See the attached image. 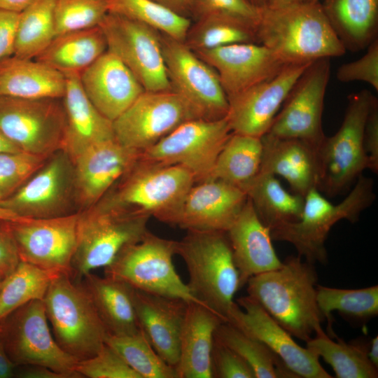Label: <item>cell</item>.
<instances>
[{"mask_svg": "<svg viewBox=\"0 0 378 378\" xmlns=\"http://www.w3.org/2000/svg\"><path fill=\"white\" fill-rule=\"evenodd\" d=\"M317 281L314 265L298 255L286 258L276 270L251 277L246 284L249 297L293 337L306 342L323 330Z\"/></svg>", "mask_w": 378, "mask_h": 378, "instance_id": "obj_1", "label": "cell"}, {"mask_svg": "<svg viewBox=\"0 0 378 378\" xmlns=\"http://www.w3.org/2000/svg\"><path fill=\"white\" fill-rule=\"evenodd\" d=\"M257 42L285 64L340 57L346 50L319 2L302 1L279 8H261Z\"/></svg>", "mask_w": 378, "mask_h": 378, "instance_id": "obj_2", "label": "cell"}, {"mask_svg": "<svg viewBox=\"0 0 378 378\" xmlns=\"http://www.w3.org/2000/svg\"><path fill=\"white\" fill-rule=\"evenodd\" d=\"M176 254L186 265L192 295L227 321L234 296L241 287L227 232L187 230L176 241Z\"/></svg>", "mask_w": 378, "mask_h": 378, "instance_id": "obj_3", "label": "cell"}, {"mask_svg": "<svg viewBox=\"0 0 378 378\" xmlns=\"http://www.w3.org/2000/svg\"><path fill=\"white\" fill-rule=\"evenodd\" d=\"M348 195L334 204L317 188L304 196V206L299 220L271 231L272 240L291 244L298 255L309 263L326 265L328 253L326 241L335 224L341 220L354 223L361 213L374 202V181L361 174Z\"/></svg>", "mask_w": 378, "mask_h": 378, "instance_id": "obj_4", "label": "cell"}, {"mask_svg": "<svg viewBox=\"0 0 378 378\" xmlns=\"http://www.w3.org/2000/svg\"><path fill=\"white\" fill-rule=\"evenodd\" d=\"M43 302L54 338L64 351L79 361L101 350L108 332L83 283H76L69 273H58Z\"/></svg>", "mask_w": 378, "mask_h": 378, "instance_id": "obj_5", "label": "cell"}, {"mask_svg": "<svg viewBox=\"0 0 378 378\" xmlns=\"http://www.w3.org/2000/svg\"><path fill=\"white\" fill-rule=\"evenodd\" d=\"M195 183L192 172L181 165L164 164L140 157L99 201L163 222Z\"/></svg>", "mask_w": 378, "mask_h": 378, "instance_id": "obj_6", "label": "cell"}, {"mask_svg": "<svg viewBox=\"0 0 378 378\" xmlns=\"http://www.w3.org/2000/svg\"><path fill=\"white\" fill-rule=\"evenodd\" d=\"M77 247L71 277L83 278L108 266L127 246L148 231L150 217L135 214L102 201L78 211Z\"/></svg>", "mask_w": 378, "mask_h": 378, "instance_id": "obj_7", "label": "cell"}, {"mask_svg": "<svg viewBox=\"0 0 378 378\" xmlns=\"http://www.w3.org/2000/svg\"><path fill=\"white\" fill-rule=\"evenodd\" d=\"M374 95L368 90L348 97L343 121L331 136H325L317 148V189L334 197L348 189L369 168L364 147L366 118Z\"/></svg>", "mask_w": 378, "mask_h": 378, "instance_id": "obj_8", "label": "cell"}, {"mask_svg": "<svg viewBox=\"0 0 378 378\" xmlns=\"http://www.w3.org/2000/svg\"><path fill=\"white\" fill-rule=\"evenodd\" d=\"M176 248V241L148 230L139 241L125 247L104 268L105 275L122 280L137 290L204 305L192 295L176 271L173 263Z\"/></svg>", "mask_w": 378, "mask_h": 378, "instance_id": "obj_9", "label": "cell"}, {"mask_svg": "<svg viewBox=\"0 0 378 378\" xmlns=\"http://www.w3.org/2000/svg\"><path fill=\"white\" fill-rule=\"evenodd\" d=\"M60 99L0 95V130L23 152L49 157L64 150L66 115Z\"/></svg>", "mask_w": 378, "mask_h": 378, "instance_id": "obj_10", "label": "cell"}, {"mask_svg": "<svg viewBox=\"0 0 378 378\" xmlns=\"http://www.w3.org/2000/svg\"><path fill=\"white\" fill-rule=\"evenodd\" d=\"M0 323L6 351L17 366L41 365L67 378L80 377L76 372L78 360L52 337L43 300L28 302Z\"/></svg>", "mask_w": 378, "mask_h": 378, "instance_id": "obj_11", "label": "cell"}, {"mask_svg": "<svg viewBox=\"0 0 378 378\" xmlns=\"http://www.w3.org/2000/svg\"><path fill=\"white\" fill-rule=\"evenodd\" d=\"M227 118L188 120L141 152V158L164 164L181 165L195 183L209 180L216 160L232 133Z\"/></svg>", "mask_w": 378, "mask_h": 378, "instance_id": "obj_12", "label": "cell"}, {"mask_svg": "<svg viewBox=\"0 0 378 378\" xmlns=\"http://www.w3.org/2000/svg\"><path fill=\"white\" fill-rule=\"evenodd\" d=\"M99 26L106 37L108 50L124 63L145 91L173 90L160 32L112 13H107Z\"/></svg>", "mask_w": 378, "mask_h": 378, "instance_id": "obj_13", "label": "cell"}, {"mask_svg": "<svg viewBox=\"0 0 378 378\" xmlns=\"http://www.w3.org/2000/svg\"><path fill=\"white\" fill-rule=\"evenodd\" d=\"M161 43L172 90L199 118L216 120L225 118L229 102L215 69L184 42L161 34Z\"/></svg>", "mask_w": 378, "mask_h": 378, "instance_id": "obj_14", "label": "cell"}, {"mask_svg": "<svg viewBox=\"0 0 378 378\" xmlns=\"http://www.w3.org/2000/svg\"><path fill=\"white\" fill-rule=\"evenodd\" d=\"M0 205L20 218L62 216L78 208L72 160L64 150L46 162Z\"/></svg>", "mask_w": 378, "mask_h": 378, "instance_id": "obj_15", "label": "cell"}, {"mask_svg": "<svg viewBox=\"0 0 378 378\" xmlns=\"http://www.w3.org/2000/svg\"><path fill=\"white\" fill-rule=\"evenodd\" d=\"M199 118L175 91H144L115 120V139L141 152L151 147L182 123Z\"/></svg>", "mask_w": 378, "mask_h": 378, "instance_id": "obj_16", "label": "cell"}, {"mask_svg": "<svg viewBox=\"0 0 378 378\" xmlns=\"http://www.w3.org/2000/svg\"><path fill=\"white\" fill-rule=\"evenodd\" d=\"M330 71V58L312 62L294 83L267 134L300 139L317 149L326 136L322 114Z\"/></svg>", "mask_w": 378, "mask_h": 378, "instance_id": "obj_17", "label": "cell"}, {"mask_svg": "<svg viewBox=\"0 0 378 378\" xmlns=\"http://www.w3.org/2000/svg\"><path fill=\"white\" fill-rule=\"evenodd\" d=\"M78 211L10 221L20 260L55 273H69L77 247Z\"/></svg>", "mask_w": 378, "mask_h": 378, "instance_id": "obj_18", "label": "cell"}, {"mask_svg": "<svg viewBox=\"0 0 378 378\" xmlns=\"http://www.w3.org/2000/svg\"><path fill=\"white\" fill-rule=\"evenodd\" d=\"M227 322L263 343L298 377H332L321 365L319 356L314 351L300 346L248 295L237 299L229 312Z\"/></svg>", "mask_w": 378, "mask_h": 378, "instance_id": "obj_19", "label": "cell"}, {"mask_svg": "<svg viewBox=\"0 0 378 378\" xmlns=\"http://www.w3.org/2000/svg\"><path fill=\"white\" fill-rule=\"evenodd\" d=\"M247 200L244 190L221 180L195 183L163 223L186 230L227 232Z\"/></svg>", "mask_w": 378, "mask_h": 378, "instance_id": "obj_20", "label": "cell"}, {"mask_svg": "<svg viewBox=\"0 0 378 378\" xmlns=\"http://www.w3.org/2000/svg\"><path fill=\"white\" fill-rule=\"evenodd\" d=\"M309 63L287 64L272 78L228 97L226 116L232 132L266 134L295 81Z\"/></svg>", "mask_w": 378, "mask_h": 378, "instance_id": "obj_21", "label": "cell"}, {"mask_svg": "<svg viewBox=\"0 0 378 378\" xmlns=\"http://www.w3.org/2000/svg\"><path fill=\"white\" fill-rule=\"evenodd\" d=\"M141 154L113 139L91 146L77 156L72 162L78 211L103 198Z\"/></svg>", "mask_w": 378, "mask_h": 378, "instance_id": "obj_22", "label": "cell"}, {"mask_svg": "<svg viewBox=\"0 0 378 378\" xmlns=\"http://www.w3.org/2000/svg\"><path fill=\"white\" fill-rule=\"evenodd\" d=\"M216 71L227 97L278 74L287 64L258 43H240L195 52Z\"/></svg>", "mask_w": 378, "mask_h": 378, "instance_id": "obj_23", "label": "cell"}, {"mask_svg": "<svg viewBox=\"0 0 378 378\" xmlns=\"http://www.w3.org/2000/svg\"><path fill=\"white\" fill-rule=\"evenodd\" d=\"M79 77L89 100L112 122L145 91L130 70L108 50Z\"/></svg>", "mask_w": 378, "mask_h": 378, "instance_id": "obj_24", "label": "cell"}, {"mask_svg": "<svg viewBox=\"0 0 378 378\" xmlns=\"http://www.w3.org/2000/svg\"><path fill=\"white\" fill-rule=\"evenodd\" d=\"M134 304L139 330L155 351L176 367L180 336L189 302L134 288Z\"/></svg>", "mask_w": 378, "mask_h": 378, "instance_id": "obj_25", "label": "cell"}, {"mask_svg": "<svg viewBox=\"0 0 378 378\" xmlns=\"http://www.w3.org/2000/svg\"><path fill=\"white\" fill-rule=\"evenodd\" d=\"M226 232L241 288L251 277L281 266L272 243L271 230L258 218L248 199Z\"/></svg>", "mask_w": 378, "mask_h": 378, "instance_id": "obj_26", "label": "cell"}, {"mask_svg": "<svg viewBox=\"0 0 378 378\" xmlns=\"http://www.w3.org/2000/svg\"><path fill=\"white\" fill-rule=\"evenodd\" d=\"M62 102L66 115L64 150L72 161L96 144L115 139L113 122L104 117L85 94L80 74L69 73Z\"/></svg>", "mask_w": 378, "mask_h": 378, "instance_id": "obj_27", "label": "cell"}, {"mask_svg": "<svg viewBox=\"0 0 378 378\" xmlns=\"http://www.w3.org/2000/svg\"><path fill=\"white\" fill-rule=\"evenodd\" d=\"M262 157L260 172L284 178L295 194L304 197L317 188V149L298 139L279 138L269 134L261 137Z\"/></svg>", "mask_w": 378, "mask_h": 378, "instance_id": "obj_28", "label": "cell"}, {"mask_svg": "<svg viewBox=\"0 0 378 378\" xmlns=\"http://www.w3.org/2000/svg\"><path fill=\"white\" fill-rule=\"evenodd\" d=\"M223 321L209 308L189 302L180 336L178 378H213L211 351L214 333Z\"/></svg>", "mask_w": 378, "mask_h": 378, "instance_id": "obj_29", "label": "cell"}, {"mask_svg": "<svg viewBox=\"0 0 378 378\" xmlns=\"http://www.w3.org/2000/svg\"><path fill=\"white\" fill-rule=\"evenodd\" d=\"M65 90V76L43 62L15 55L0 61V95L62 99Z\"/></svg>", "mask_w": 378, "mask_h": 378, "instance_id": "obj_30", "label": "cell"}, {"mask_svg": "<svg viewBox=\"0 0 378 378\" xmlns=\"http://www.w3.org/2000/svg\"><path fill=\"white\" fill-rule=\"evenodd\" d=\"M82 282L94 304L107 332L111 335H130L139 332L134 304V288L125 281L92 272Z\"/></svg>", "mask_w": 378, "mask_h": 378, "instance_id": "obj_31", "label": "cell"}, {"mask_svg": "<svg viewBox=\"0 0 378 378\" xmlns=\"http://www.w3.org/2000/svg\"><path fill=\"white\" fill-rule=\"evenodd\" d=\"M323 6L345 49L359 51L378 38V0H326Z\"/></svg>", "mask_w": 378, "mask_h": 378, "instance_id": "obj_32", "label": "cell"}, {"mask_svg": "<svg viewBox=\"0 0 378 378\" xmlns=\"http://www.w3.org/2000/svg\"><path fill=\"white\" fill-rule=\"evenodd\" d=\"M108 50L100 26L56 36L35 59L63 74H80Z\"/></svg>", "mask_w": 378, "mask_h": 378, "instance_id": "obj_33", "label": "cell"}, {"mask_svg": "<svg viewBox=\"0 0 378 378\" xmlns=\"http://www.w3.org/2000/svg\"><path fill=\"white\" fill-rule=\"evenodd\" d=\"M260 220L271 231L300 220L304 197L288 192L276 176L260 172L243 189Z\"/></svg>", "mask_w": 378, "mask_h": 378, "instance_id": "obj_34", "label": "cell"}, {"mask_svg": "<svg viewBox=\"0 0 378 378\" xmlns=\"http://www.w3.org/2000/svg\"><path fill=\"white\" fill-rule=\"evenodd\" d=\"M262 157L261 138L232 132L217 157L209 179L221 180L243 190L260 172Z\"/></svg>", "mask_w": 378, "mask_h": 378, "instance_id": "obj_35", "label": "cell"}, {"mask_svg": "<svg viewBox=\"0 0 378 378\" xmlns=\"http://www.w3.org/2000/svg\"><path fill=\"white\" fill-rule=\"evenodd\" d=\"M316 301L318 309L328 323V336L337 335L332 330V312L338 314L349 323L365 326L378 315V286L360 288L343 289L316 285Z\"/></svg>", "mask_w": 378, "mask_h": 378, "instance_id": "obj_36", "label": "cell"}, {"mask_svg": "<svg viewBox=\"0 0 378 378\" xmlns=\"http://www.w3.org/2000/svg\"><path fill=\"white\" fill-rule=\"evenodd\" d=\"M332 340L324 330L306 342L307 347L331 366L337 378H377L378 368L368 356L369 342L357 339L346 342L335 337Z\"/></svg>", "mask_w": 378, "mask_h": 378, "instance_id": "obj_37", "label": "cell"}, {"mask_svg": "<svg viewBox=\"0 0 378 378\" xmlns=\"http://www.w3.org/2000/svg\"><path fill=\"white\" fill-rule=\"evenodd\" d=\"M214 338L240 356L255 378L298 377L267 346L227 321L216 328Z\"/></svg>", "mask_w": 378, "mask_h": 378, "instance_id": "obj_38", "label": "cell"}, {"mask_svg": "<svg viewBox=\"0 0 378 378\" xmlns=\"http://www.w3.org/2000/svg\"><path fill=\"white\" fill-rule=\"evenodd\" d=\"M57 274L20 260L0 284V323L28 302L43 300Z\"/></svg>", "mask_w": 378, "mask_h": 378, "instance_id": "obj_39", "label": "cell"}, {"mask_svg": "<svg viewBox=\"0 0 378 378\" xmlns=\"http://www.w3.org/2000/svg\"><path fill=\"white\" fill-rule=\"evenodd\" d=\"M55 0H34L19 14L14 55L24 59L39 55L55 37Z\"/></svg>", "mask_w": 378, "mask_h": 378, "instance_id": "obj_40", "label": "cell"}, {"mask_svg": "<svg viewBox=\"0 0 378 378\" xmlns=\"http://www.w3.org/2000/svg\"><path fill=\"white\" fill-rule=\"evenodd\" d=\"M108 13L146 24L173 39L184 42L189 18L153 0H105Z\"/></svg>", "mask_w": 378, "mask_h": 378, "instance_id": "obj_41", "label": "cell"}, {"mask_svg": "<svg viewBox=\"0 0 378 378\" xmlns=\"http://www.w3.org/2000/svg\"><path fill=\"white\" fill-rule=\"evenodd\" d=\"M194 52L240 43H258L256 29L241 21L220 16H204L191 25L184 41Z\"/></svg>", "mask_w": 378, "mask_h": 378, "instance_id": "obj_42", "label": "cell"}, {"mask_svg": "<svg viewBox=\"0 0 378 378\" xmlns=\"http://www.w3.org/2000/svg\"><path fill=\"white\" fill-rule=\"evenodd\" d=\"M105 343L141 378H178L175 368L161 358L141 330L130 335L108 333Z\"/></svg>", "mask_w": 378, "mask_h": 378, "instance_id": "obj_43", "label": "cell"}, {"mask_svg": "<svg viewBox=\"0 0 378 378\" xmlns=\"http://www.w3.org/2000/svg\"><path fill=\"white\" fill-rule=\"evenodd\" d=\"M108 13L105 0H55V34L97 27Z\"/></svg>", "mask_w": 378, "mask_h": 378, "instance_id": "obj_44", "label": "cell"}, {"mask_svg": "<svg viewBox=\"0 0 378 378\" xmlns=\"http://www.w3.org/2000/svg\"><path fill=\"white\" fill-rule=\"evenodd\" d=\"M48 158L23 151L0 153V202L15 193Z\"/></svg>", "mask_w": 378, "mask_h": 378, "instance_id": "obj_45", "label": "cell"}, {"mask_svg": "<svg viewBox=\"0 0 378 378\" xmlns=\"http://www.w3.org/2000/svg\"><path fill=\"white\" fill-rule=\"evenodd\" d=\"M76 372L88 378H141L123 358L106 343L94 356L79 360Z\"/></svg>", "mask_w": 378, "mask_h": 378, "instance_id": "obj_46", "label": "cell"}, {"mask_svg": "<svg viewBox=\"0 0 378 378\" xmlns=\"http://www.w3.org/2000/svg\"><path fill=\"white\" fill-rule=\"evenodd\" d=\"M261 8L251 0H192V9L199 18L220 16L244 22L256 29Z\"/></svg>", "mask_w": 378, "mask_h": 378, "instance_id": "obj_47", "label": "cell"}, {"mask_svg": "<svg viewBox=\"0 0 378 378\" xmlns=\"http://www.w3.org/2000/svg\"><path fill=\"white\" fill-rule=\"evenodd\" d=\"M337 79L342 83L362 81L378 91V38L367 48L359 59L344 63L337 69Z\"/></svg>", "mask_w": 378, "mask_h": 378, "instance_id": "obj_48", "label": "cell"}, {"mask_svg": "<svg viewBox=\"0 0 378 378\" xmlns=\"http://www.w3.org/2000/svg\"><path fill=\"white\" fill-rule=\"evenodd\" d=\"M211 371L213 378H255L253 369L240 356L215 338Z\"/></svg>", "mask_w": 378, "mask_h": 378, "instance_id": "obj_49", "label": "cell"}, {"mask_svg": "<svg viewBox=\"0 0 378 378\" xmlns=\"http://www.w3.org/2000/svg\"><path fill=\"white\" fill-rule=\"evenodd\" d=\"M10 222L0 219V276L3 278L10 274L20 260Z\"/></svg>", "mask_w": 378, "mask_h": 378, "instance_id": "obj_50", "label": "cell"}, {"mask_svg": "<svg viewBox=\"0 0 378 378\" xmlns=\"http://www.w3.org/2000/svg\"><path fill=\"white\" fill-rule=\"evenodd\" d=\"M364 147L369 160V168L378 172V100L374 97L368 112L363 134Z\"/></svg>", "mask_w": 378, "mask_h": 378, "instance_id": "obj_51", "label": "cell"}, {"mask_svg": "<svg viewBox=\"0 0 378 378\" xmlns=\"http://www.w3.org/2000/svg\"><path fill=\"white\" fill-rule=\"evenodd\" d=\"M19 14L0 8V61L14 55Z\"/></svg>", "mask_w": 378, "mask_h": 378, "instance_id": "obj_52", "label": "cell"}, {"mask_svg": "<svg viewBox=\"0 0 378 378\" xmlns=\"http://www.w3.org/2000/svg\"><path fill=\"white\" fill-rule=\"evenodd\" d=\"M17 375L20 378H67L63 374L41 365H23Z\"/></svg>", "mask_w": 378, "mask_h": 378, "instance_id": "obj_53", "label": "cell"}, {"mask_svg": "<svg viewBox=\"0 0 378 378\" xmlns=\"http://www.w3.org/2000/svg\"><path fill=\"white\" fill-rule=\"evenodd\" d=\"M17 365L12 361L6 351L0 330V378H10L15 375Z\"/></svg>", "mask_w": 378, "mask_h": 378, "instance_id": "obj_54", "label": "cell"}, {"mask_svg": "<svg viewBox=\"0 0 378 378\" xmlns=\"http://www.w3.org/2000/svg\"><path fill=\"white\" fill-rule=\"evenodd\" d=\"M170 10L185 15V13L191 11L192 0H153Z\"/></svg>", "mask_w": 378, "mask_h": 378, "instance_id": "obj_55", "label": "cell"}, {"mask_svg": "<svg viewBox=\"0 0 378 378\" xmlns=\"http://www.w3.org/2000/svg\"><path fill=\"white\" fill-rule=\"evenodd\" d=\"M34 0H0V8L20 13Z\"/></svg>", "mask_w": 378, "mask_h": 378, "instance_id": "obj_56", "label": "cell"}, {"mask_svg": "<svg viewBox=\"0 0 378 378\" xmlns=\"http://www.w3.org/2000/svg\"><path fill=\"white\" fill-rule=\"evenodd\" d=\"M368 356L371 363L378 368V336L376 335L369 341Z\"/></svg>", "mask_w": 378, "mask_h": 378, "instance_id": "obj_57", "label": "cell"}, {"mask_svg": "<svg viewBox=\"0 0 378 378\" xmlns=\"http://www.w3.org/2000/svg\"><path fill=\"white\" fill-rule=\"evenodd\" d=\"M21 151L0 130V153H13Z\"/></svg>", "mask_w": 378, "mask_h": 378, "instance_id": "obj_58", "label": "cell"}, {"mask_svg": "<svg viewBox=\"0 0 378 378\" xmlns=\"http://www.w3.org/2000/svg\"><path fill=\"white\" fill-rule=\"evenodd\" d=\"M302 1H303V0H267L265 6L270 8H279L300 3Z\"/></svg>", "mask_w": 378, "mask_h": 378, "instance_id": "obj_59", "label": "cell"}, {"mask_svg": "<svg viewBox=\"0 0 378 378\" xmlns=\"http://www.w3.org/2000/svg\"><path fill=\"white\" fill-rule=\"evenodd\" d=\"M20 218H22L18 217L10 211L4 208L3 206L0 205V219L15 221Z\"/></svg>", "mask_w": 378, "mask_h": 378, "instance_id": "obj_60", "label": "cell"}, {"mask_svg": "<svg viewBox=\"0 0 378 378\" xmlns=\"http://www.w3.org/2000/svg\"><path fill=\"white\" fill-rule=\"evenodd\" d=\"M252 3L258 7H264L267 5V0H251Z\"/></svg>", "mask_w": 378, "mask_h": 378, "instance_id": "obj_61", "label": "cell"}, {"mask_svg": "<svg viewBox=\"0 0 378 378\" xmlns=\"http://www.w3.org/2000/svg\"><path fill=\"white\" fill-rule=\"evenodd\" d=\"M320 1H326V0H303V1H306V2H319Z\"/></svg>", "mask_w": 378, "mask_h": 378, "instance_id": "obj_62", "label": "cell"}, {"mask_svg": "<svg viewBox=\"0 0 378 378\" xmlns=\"http://www.w3.org/2000/svg\"><path fill=\"white\" fill-rule=\"evenodd\" d=\"M4 279V278H3L2 276H0V284H1V283L2 282V281H3Z\"/></svg>", "mask_w": 378, "mask_h": 378, "instance_id": "obj_63", "label": "cell"}, {"mask_svg": "<svg viewBox=\"0 0 378 378\" xmlns=\"http://www.w3.org/2000/svg\"><path fill=\"white\" fill-rule=\"evenodd\" d=\"M1 330V323H0V330Z\"/></svg>", "mask_w": 378, "mask_h": 378, "instance_id": "obj_64", "label": "cell"}]
</instances>
